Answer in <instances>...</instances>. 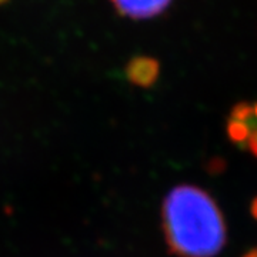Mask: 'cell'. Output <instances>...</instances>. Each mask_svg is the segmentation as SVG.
I'll return each mask as SVG.
<instances>
[{"instance_id":"cell-1","label":"cell","mask_w":257,"mask_h":257,"mask_svg":"<svg viewBox=\"0 0 257 257\" xmlns=\"http://www.w3.org/2000/svg\"><path fill=\"white\" fill-rule=\"evenodd\" d=\"M166 241L179 257H213L226 244V223L207 192L180 184L166 196L162 209Z\"/></svg>"},{"instance_id":"cell-2","label":"cell","mask_w":257,"mask_h":257,"mask_svg":"<svg viewBox=\"0 0 257 257\" xmlns=\"http://www.w3.org/2000/svg\"><path fill=\"white\" fill-rule=\"evenodd\" d=\"M126 77L132 84L138 87H152L159 79L160 64L156 59L149 56H135L126 64Z\"/></svg>"},{"instance_id":"cell-3","label":"cell","mask_w":257,"mask_h":257,"mask_svg":"<svg viewBox=\"0 0 257 257\" xmlns=\"http://www.w3.org/2000/svg\"><path fill=\"white\" fill-rule=\"evenodd\" d=\"M120 15L130 19H150L167 9L172 0H111Z\"/></svg>"},{"instance_id":"cell-4","label":"cell","mask_w":257,"mask_h":257,"mask_svg":"<svg viewBox=\"0 0 257 257\" xmlns=\"http://www.w3.org/2000/svg\"><path fill=\"white\" fill-rule=\"evenodd\" d=\"M250 132H251V124L229 117V121H227V136H229V139L234 145H237L240 147L246 146L248 136H250Z\"/></svg>"},{"instance_id":"cell-5","label":"cell","mask_w":257,"mask_h":257,"mask_svg":"<svg viewBox=\"0 0 257 257\" xmlns=\"http://www.w3.org/2000/svg\"><path fill=\"white\" fill-rule=\"evenodd\" d=\"M246 146L250 149V152L257 157V123L251 127V132H250V136H248L247 145Z\"/></svg>"},{"instance_id":"cell-6","label":"cell","mask_w":257,"mask_h":257,"mask_svg":"<svg viewBox=\"0 0 257 257\" xmlns=\"http://www.w3.org/2000/svg\"><path fill=\"white\" fill-rule=\"evenodd\" d=\"M250 211H251V216L257 220V197L251 202V207H250Z\"/></svg>"},{"instance_id":"cell-7","label":"cell","mask_w":257,"mask_h":257,"mask_svg":"<svg viewBox=\"0 0 257 257\" xmlns=\"http://www.w3.org/2000/svg\"><path fill=\"white\" fill-rule=\"evenodd\" d=\"M243 257H257V247H253L251 250H248Z\"/></svg>"},{"instance_id":"cell-8","label":"cell","mask_w":257,"mask_h":257,"mask_svg":"<svg viewBox=\"0 0 257 257\" xmlns=\"http://www.w3.org/2000/svg\"><path fill=\"white\" fill-rule=\"evenodd\" d=\"M253 113H254V117L257 119V104H253Z\"/></svg>"},{"instance_id":"cell-9","label":"cell","mask_w":257,"mask_h":257,"mask_svg":"<svg viewBox=\"0 0 257 257\" xmlns=\"http://www.w3.org/2000/svg\"><path fill=\"white\" fill-rule=\"evenodd\" d=\"M8 2H9V0H0V6H3V5H6Z\"/></svg>"}]
</instances>
